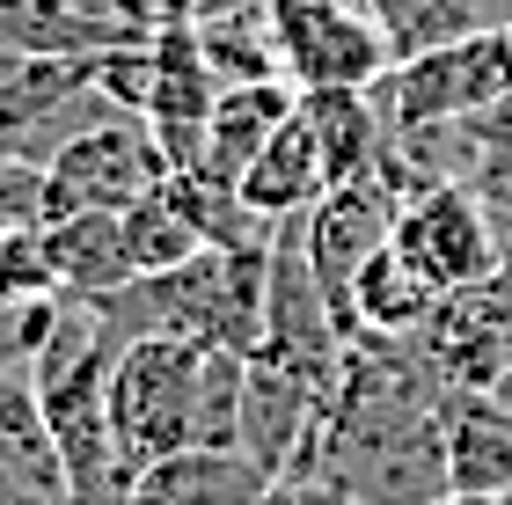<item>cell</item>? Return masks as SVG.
Wrapping results in <instances>:
<instances>
[{
  "label": "cell",
  "mask_w": 512,
  "mask_h": 505,
  "mask_svg": "<svg viewBox=\"0 0 512 505\" xmlns=\"http://www.w3.org/2000/svg\"><path fill=\"white\" fill-rule=\"evenodd\" d=\"M432 301H439V293L417 279V271L395 257V242H388V249H374V257L359 264V279H352V330L410 337L432 315Z\"/></svg>",
  "instance_id": "14"
},
{
  "label": "cell",
  "mask_w": 512,
  "mask_h": 505,
  "mask_svg": "<svg viewBox=\"0 0 512 505\" xmlns=\"http://www.w3.org/2000/svg\"><path fill=\"white\" fill-rule=\"evenodd\" d=\"M118 227H125V264H132V279L139 271H169V264H183V257H198V227L176 213L161 191H147V198H132L125 213H118Z\"/></svg>",
  "instance_id": "17"
},
{
  "label": "cell",
  "mask_w": 512,
  "mask_h": 505,
  "mask_svg": "<svg viewBox=\"0 0 512 505\" xmlns=\"http://www.w3.org/2000/svg\"><path fill=\"white\" fill-rule=\"evenodd\" d=\"M15 74H22V52H8V44H0V88H8Z\"/></svg>",
  "instance_id": "24"
},
{
  "label": "cell",
  "mask_w": 512,
  "mask_h": 505,
  "mask_svg": "<svg viewBox=\"0 0 512 505\" xmlns=\"http://www.w3.org/2000/svg\"><path fill=\"white\" fill-rule=\"evenodd\" d=\"M0 469H8L30 498H44V505H74L66 498V469H59L52 418H44V396H37L30 366L0 374Z\"/></svg>",
  "instance_id": "9"
},
{
  "label": "cell",
  "mask_w": 512,
  "mask_h": 505,
  "mask_svg": "<svg viewBox=\"0 0 512 505\" xmlns=\"http://www.w3.org/2000/svg\"><path fill=\"white\" fill-rule=\"evenodd\" d=\"M374 96L395 125H432V118H476L512 96V52L505 30H469L454 44H425V52H403L374 81Z\"/></svg>",
  "instance_id": "3"
},
{
  "label": "cell",
  "mask_w": 512,
  "mask_h": 505,
  "mask_svg": "<svg viewBox=\"0 0 512 505\" xmlns=\"http://www.w3.org/2000/svg\"><path fill=\"white\" fill-rule=\"evenodd\" d=\"M52 315H59V301H0V374H15V366L37 359Z\"/></svg>",
  "instance_id": "21"
},
{
  "label": "cell",
  "mask_w": 512,
  "mask_h": 505,
  "mask_svg": "<svg viewBox=\"0 0 512 505\" xmlns=\"http://www.w3.org/2000/svg\"><path fill=\"white\" fill-rule=\"evenodd\" d=\"M52 257H59V293H110V286L132 279L118 213H74V220H52Z\"/></svg>",
  "instance_id": "15"
},
{
  "label": "cell",
  "mask_w": 512,
  "mask_h": 505,
  "mask_svg": "<svg viewBox=\"0 0 512 505\" xmlns=\"http://www.w3.org/2000/svg\"><path fill=\"white\" fill-rule=\"evenodd\" d=\"M388 242H395V257H403L432 293H461V286H476V279L498 271L491 220H483V205H476L469 183H432V191H417L403 213H395Z\"/></svg>",
  "instance_id": "6"
},
{
  "label": "cell",
  "mask_w": 512,
  "mask_h": 505,
  "mask_svg": "<svg viewBox=\"0 0 512 505\" xmlns=\"http://www.w3.org/2000/svg\"><path fill=\"white\" fill-rule=\"evenodd\" d=\"M476 396H483V403H498L505 418H512V366H498V374H491V388H476Z\"/></svg>",
  "instance_id": "23"
},
{
  "label": "cell",
  "mask_w": 512,
  "mask_h": 505,
  "mask_svg": "<svg viewBox=\"0 0 512 505\" xmlns=\"http://www.w3.org/2000/svg\"><path fill=\"white\" fill-rule=\"evenodd\" d=\"M447 491L512 498V418L483 396L447 403Z\"/></svg>",
  "instance_id": "13"
},
{
  "label": "cell",
  "mask_w": 512,
  "mask_h": 505,
  "mask_svg": "<svg viewBox=\"0 0 512 505\" xmlns=\"http://www.w3.org/2000/svg\"><path fill=\"white\" fill-rule=\"evenodd\" d=\"M293 103H300V88H293L286 74L220 88L213 118H205V154H198V162H213V169H227V176L242 183V169L256 162V147H264L271 132L293 118Z\"/></svg>",
  "instance_id": "12"
},
{
  "label": "cell",
  "mask_w": 512,
  "mask_h": 505,
  "mask_svg": "<svg viewBox=\"0 0 512 505\" xmlns=\"http://www.w3.org/2000/svg\"><path fill=\"white\" fill-rule=\"evenodd\" d=\"M264 484L271 469L242 447H169L125 476V505H256Z\"/></svg>",
  "instance_id": "8"
},
{
  "label": "cell",
  "mask_w": 512,
  "mask_h": 505,
  "mask_svg": "<svg viewBox=\"0 0 512 505\" xmlns=\"http://www.w3.org/2000/svg\"><path fill=\"white\" fill-rule=\"evenodd\" d=\"M44 169H52V191H44V227H52L74 213H125L132 198L161 191L169 183V154H161L154 125L125 110V118L66 140Z\"/></svg>",
  "instance_id": "4"
},
{
  "label": "cell",
  "mask_w": 512,
  "mask_h": 505,
  "mask_svg": "<svg viewBox=\"0 0 512 505\" xmlns=\"http://www.w3.org/2000/svg\"><path fill=\"white\" fill-rule=\"evenodd\" d=\"M0 301H59V257L44 220L0 235Z\"/></svg>",
  "instance_id": "19"
},
{
  "label": "cell",
  "mask_w": 512,
  "mask_h": 505,
  "mask_svg": "<svg viewBox=\"0 0 512 505\" xmlns=\"http://www.w3.org/2000/svg\"><path fill=\"white\" fill-rule=\"evenodd\" d=\"M205 337H132L110 359V425H118L125 476L169 447H198V388Z\"/></svg>",
  "instance_id": "1"
},
{
  "label": "cell",
  "mask_w": 512,
  "mask_h": 505,
  "mask_svg": "<svg viewBox=\"0 0 512 505\" xmlns=\"http://www.w3.org/2000/svg\"><path fill=\"white\" fill-rule=\"evenodd\" d=\"M15 154H22V118L0 103V162H15Z\"/></svg>",
  "instance_id": "22"
},
{
  "label": "cell",
  "mask_w": 512,
  "mask_h": 505,
  "mask_svg": "<svg viewBox=\"0 0 512 505\" xmlns=\"http://www.w3.org/2000/svg\"><path fill=\"white\" fill-rule=\"evenodd\" d=\"M381 15V30L395 37V52H425V44H454L476 30L469 0H366Z\"/></svg>",
  "instance_id": "18"
},
{
  "label": "cell",
  "mask_w": 512,
  "mask_h": 505,
  "mask_svg": "<svg viewBox=\"0 0 512 505\" xmlns=\"http://www.w3.org/2000/svg\"><path fill=\"white\" fill-rule=\"evenodd\" d=\"M44 191H52V169L44 162H30V154L0 162V235H8V227H37L44 220Z\"/></svg>",
  "instance_id": "20"
},
{
  "label": "cell",
  "mask_w": 512,
  "mask_h": 505,
  "mask_svg": "<svg viewBox=\"0 0 512 505\" xmlns=\"http://www.w3.org/2000/svg\"><path fill=\"white\" fill-rule=\"evenodd\" d=\"M322 191H330V169H322V147H315V132H308V118H300V103H293V118L278 125L271 140L256 147V162L242 169V198L264 220H286V213H308Z\"/></svg>",
  "instance_id": "10"
},
{
  "label": "cell",
  "mask_w": 512,
  "mask_h": 505,
  "mask_svg": "<svg viewBox=\"0 0 512 505\" xmlns=\"http://www.w3.org/2000/svg\"><path fill=\"white\" fill-rule=\"evenodd\" d=\"M256 352H278L308 374H330L344 366V323H337V301L322 293V271L308 257V213H286L271 227V249H264V344Z\"/></svg>",
  "instance_id": "5"
},
{
  "label": "cell",
  "mask_w": 512,
  "mask_h": 505,
  "mask_svg": "<svg viewBox=\"0 0 512 505\" xmlns=\"http://www.w3.org/2000/svg\"><path fill=\"white\" fill-rule=\"evenodd\" d=\"M300 118H308L315 147H322L330 183L374 169L381 147H388V110H381L374 88H300Z\"/></svg>",
  "instance_id": "11"
},
{
  "label": "cell",
  "mask_w": 512,
  "mask_h": 505,
  "mask_svg": "<svg viewBox=\"0 0 512 505\" xmlns=\"http://www.w3.org/2000/svg\"><path fill=\"white\" fill-rule=\"evenodd\" d=\"M191 30H198V52H205V66L220 74V88L286 74V66H278V44H271V22H264V8H227V15H198Z\"/></svg>",
  "instance_id": "16"
},
{
  "label": "cell",
  "mask_w": 512,
  "mask_h": 505,
  "mask_svg": "<svg viewBox=\"0 0 512 505\" xmlns=\"http://www.w3.org/2000/svg\"><path fill=\"white\" fill-rule=\"evenodd\" d=\"M264 22L293 88H374L403 59L366 0H264Z\"/></svg>",
  "instance_id": "2"
},
{
  "label": "cell",
  "mask_w": 512,
  "mask_h": 505,
  "mask_svg": "<svg viewBox=\"0 0 512 505\" xmlns=\"http://www.w3.org/2000/svg\"><path fill=\"white\" fill-rule=\"evenodd\" d=\"M395 213H403V191L381 176V162L330 183V191L308 205V257L322 271V293L337 301L344 337H352V279H359V264L374 257V249H388Z\"/></svg>",
  "instance_id": "7"
}]
</instances>
